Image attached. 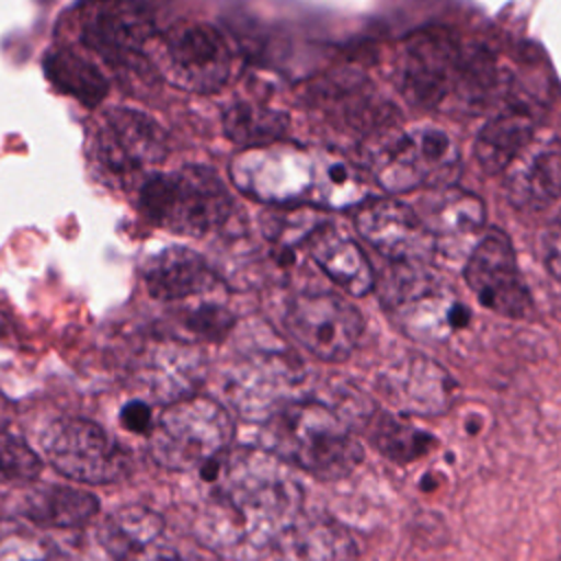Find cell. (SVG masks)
<instances>
[{
	"mask_svg": "<svg viewBox=\"0 0 561 561\" xmlns=\"http://www.w3.org/2000/svg\"><path fill=\"white\" fill-rule=\"evenodd\" d=\"M208 495L197 517L206 546L221 552L261 550L302 513V491L285 462L265 449H228L199 469Z\"/></svg>",
	"mask_w": 561,
	"mask_h": 561,
	"instance_id": "cell-1",
	"label": "cell"
},
{
	"mask_svg": "<svg viewBox=\"0 0 561 561\" xmlns=\"http://www.w3.org/2000/svg\"><path fill=\"white\" fill-rule=\"evenodd\" d=\"M230 173L245 195L280 206L311 204L344 210L368 195L366 182L351 164L283 145L245 149L232 160Z\"/></svg>",
	"mask_w": 561,
	"mask_h": 561,
	"instance_id": "cell-2",
	"label": "cell"
},
{
	"mask_svg": "<svg viewBox=\"0 0 561 561\" xmlns=\"http://www.w3.org/2000/svg\"><path fill=\"white\" fill-rule=\"evenodd\" d=\"M497 66L484 48H465L449 31L412 35L394 61L401 94L421 107L478 112L493 101Z\"/></svg>",
	"mask_w": 561,
	"mask_h": 561,
	"instance_id": "cell-3",
	"label": "cell"
},
{
	"mask_svg": "<svg viewBox=\"0 0 561 561\" xmlns=\"http://www.w3.org/2000/svg\"><path fill=\"white\" fill-rule=\"evenodd\" d=\"M263 423V449L316 478L337 480L362 462L353 427L324 403L291 401Z\"/></svg>",
	"mask_w": 561,
	"mask_h": 561,
	"instance_id": "cell-4",
	"label": "cell"
},
{
	"mask_svg": "<svg viewBox=\"0 0 561 561\" xmlns=\"http://www.w3.org/2000/svg\"><path fill=\"white\" fill-rule=\"evenodd\" d=\"M232 208V195L224 180L199 164L149 173L138 191L140 215L178 234L202 237L219 230L230 219Z\"/></svg>",
	"mask_w": 561,
	"mask_h": 561,
	"instance_id": "cell-5",
	"label": "cell"
},
{
	"mask_svg": "<svg viewBox=\"0 0 561 561\" xmlns=\"http://www.w3.org/2000/svg\"><path fill=\"white\" fill-rule=\"evenodd\" d=\"M373 178L390 193L416 186H451L460 175V149L436 125H416L408 131H386L366 149Z\"/></svg>",
	"mask_w": 561,
	"mask_h": 561,
	"instance_id": "cell-6",
	"label": "cell"
},
{
	"mask_svg": "<svg viewBox=\"0 0 561 561\" xmlns=\"http://www.w3.org/2000/svg\"><path fill=\"white\" fill-rule=\"evenodd\" d=\"M234 434L228 410L208 397H186L158 412L149 449L171 471L202 469L230 449Z\"/></svg>",
	"mask_w": 561,
	"mask_h": 561,
	"instance_id": "cell-7",
	"label": "cell"
},
{
	"mask_svg": "<svg viewBox=\"0 0 561 561\" xmlns=\"http://www.w3.org/2000/svg\"><path fill=\"white\" fill-rule=\"evenodd\" d=\"M381 300L394 324L419 342H445L469 324V309L423 265H397L381 280Z\"/></svg>",
	"mask_w": 561,
	"mask_h": 561,
	"instance_id": "cell-8",
	"label": "cell"
},
{
	"mask_svg": "<svg viewBox=\"0 0 561 561\" xmlns=\"http://www.w3.org/2000/svg\"><path fill=\"white\" fill-rule=\"evenodd\" d=\"M287 333L322 362L346 359L364 331L362 313L333 291H298L285 309Z\"/></svg>",
	"mask_w": 561,
	"mask_h": 561,
	"instance_id": "cell-9",
	"label": "cell"
},
{
	"mask_svg": "<svg viewBox=\"0 0 561 561\" xmlns=\"http://www.w3.org/2000/svg\"><path fill=\"white\" fill-rule=\"evenodd\" d=\"M160 66L171 83L197 94L221 90L232 75V50L224 33L206 22H180L160 44Z\"/></svg>",
	"mask_w": 561,
	"mask_h": 561,
	"instance_id": "cell-10",
	"label": "cell"
},
{
	"mask_svg": "<svg viewBox=\"0 0 561 561\" xmlns=\"http://www.w3.org/2000/svg\"><path fill=\"white\" fill-rule=\"evenodd\" d=\"M90 149L96 167L110 178L131 180L167 158L169 140L149 114L114 107L101 118Z\"/></svg>",
	"mask_w": 561,
	"mask_h": 561,
	"instance_id": "cell-11",
	"label": "cell"
},
{
	"mask_svg": "<svg viewBox=\"0 0 561 561\" xmlns=\"http://www.w3.org/2000/svg\"><path fill=\"white\" fill-rule=\"evenodd\" d=\"M44 451L61 476L83 484H110L129 469L125 449L88 419L55 423L44 438Z\"/></svg>",
	"mask_w": 561,
	"mask_h": 561,
	"instance_id": "cell-12",
	"label": "cell"
},
{
	"mask_svg": "<svg viewBox=\"0 0 561 561\" xmlns=\"http://www.w3.org/2000/svg\"><path fill=\"white\" fill-rule=\"evenodd\" d=\"M83 48L110 64L140 57L153 35V22L134 0H81L72 13Z\"/></svg>",
	"mask_w": 561,
	"mask_h": 561,
	"instance_id": "cell-13",
	"label": "cell"
},
{
	"mask_svg": "<svg viewBox=\"0 0 561 561\" xmlns=\"http://www.w3.org/2000/svg\"><path fill=\"white\" fill-rule=\"evenodd\" d=\"M300 379L302 370L285 348L254 351L228 370L224 390L241 416L265 421L291 403Z\"/></svg>",
	"mask_w": 561,
	"mask_h": 561,
	"instance_id": "cell-14",
	"label": "cell"
},
{
	"mask_svg": "<svg viewBox=\"0 0 561 561\" xmlns=\"http://www.w3.org/2000/svg\"><path fill=\"white\" fill-rule=\"evenodd\" d=\"M465 280L478 302L504 318H524L530 311V294L517 267L508 237L489 230L465 263Z\"/></svg>",
	"mask_w": 561,
	"mask_h": 561,
	"instance_id": "cell-15",
	"label": "cell"
},
{
	"mask_svg": "<svg viewBox=\"0 0 561 561\" xmlns=\"http://www.w3.org/2000/svg\"><path fill=\"white\" fill-rule=\"evenodd\" d=\"M355 226L364 241L397 265H423L432 254V234L419 213L397 199L368 202L359 208Z\"/></svg>",
	"mask_w": 561,
	"mask_h": 561,
	"instance_id": "cell-16",
	"label": "cell"
},
{
	"mask_svg": "<svg viewBox=\"0 0 561 561\" xmlns=\"http://www.w3.org/2000/svg\"><path fill=\"white\" fill-rule=\"evenodd\" d=\"M379 388L394 408L421 416L443 414L456 392L451 377L423 355H408L386 368Z\"/></svg>",
	"mask_w": 561,
	"mask_h": 561,
	"instance_id": "cell-17",
	"label": "cell"
},
{
	"mask_svg": "<svg viewBox=\"0 0 561 561\" xmlns=\"http://www.w3.org/2000/svg\"><path fill=\"white\" fill-rule=\"evenodd\" d=\"M149 296L158 300H184L213 291L219 283L210 263L186 245H169L151 254L142 265Z\"/></svg>",
	"mask_w": 561,
	"mask_h": 561,
	"instance_id": "cell-18",
	"label": "cell"
},
{
	"mask_svg": "<svg viewBox=\"0 0 561 561\" xmlns=\"http://www.w3.org/2000/svg\"><path fill=\"white\" fill-rule=\"evenodd\" d=\"M278 561H357L353 537L335 519L300 513L274 543Z\"/></svg>",
	"mask_w": 561,
	"mask_h": 561,
	"instance_id": "cell-19",
	"label": "cell"
},
{
	"mask_svg": "<svg viewBox=\"0 0 561 561\" xmlns=\"http://www.w3.org/2000/svg\"><path fill=\"white\" fill-rule=\"evenodd\" d=\"M305 243L309 256L337 287L353 296H364L373 289V267L353 237L331 224H318Z\"/></svg>",
	"mask_w": 561,
	"mask_h": 561,
	"instance_id": "cell-20",
	"label": "cell"
},
{
	"mask_svg": "<svg viewBox=\"0 0 561 561\" xmlns=\"http://www.w3.org/2000/svg\"><path fill=\"white\" fill-rule=\"evenodd\" d=\"M537 125V114L522 101H508L482 127L476 140V158L484 171H506L511 162L528 147Z\"/></svg>",
	"mask_w": 561,
	"mask_h": 561,
	"instance_id": "cell-21",
	"label": "cell"
},
{
	"mask_svg": "<svg viewBox=\"0 0 561 561\" xmlns=\"http://www.w3.org/2000/svg\"><path fill=\"white\" fill-rule=\"evenodd\" d=\"M506 191L513 204L546 206L561 195V147L543 145L522 151L508 167Z\"/></svg>",
	"mask_w": 561,
	"mask_h": 561,
	"instance_id": "cell-22",
	"label": "cell"
},
{
	"mask_svg": "<svg viewBox=\"0 0 561 561\" xmlns=\"http://www.w3.org/2000/svg\"><path fill=\"white\" fill-rule=\"evenodd\" d=\"M18 515L37 524L55 528L85 526L99 513V500L72 486H35L18 495Z\"/></svg>",
	"mask_w": 561,
	"mask_h": 561,
	"instance_id": "cell-23",
	"label": "cell"
},
{
	"mask_svg": "<svg viewBox=\"0 0 561 561\" xmlns=\"http://www.w3.org/2000/svg\"><path fill=\"white\" fill-rule=\"evenodd\" d=\"M419 217L432 237H462L484 224V204L469 191L443 186L421 199Z\"/></svg>",
	"mask_w": 561,
	"mask_h": 561,
	"instance_id": "cell-24",
	"label": "cell"
},
{
	"mask_svg": "<svg viewBox=\"0 0 561 561\" xmlns=\"http://www.w3.org/2000/svg\"><path fill=\"white\" fill-rule=\"evenodd\" d=\"M44 72L57 90L79 99L88 107L99 105L107 92V81L101 70L90 59L68 48L48 50Z\"/></svg>",
	"mask_w": 561,
	"mask_h": 561,
	"instance_id": "cell-25",
	"label": "cell"
},
{
	"mask_svg": "<svg viewBox=\"0 0 561 561\" xmlns=\"http://www.w3.org/2000/svg\"><path fill=\"white\" fill-rule=\"evenodd\" d=\"M162 517L145 506H125L107 515L101 539L103 546L118 559L136 557L158 541Z\"/></svg>",
	"mask_w": 561,
	"mask_h": 561,
	"instance_id": "cell-26",
	"label": "cell"
},
{
	"mask_svg": "<svg viewBox=\"0 0 561 561\" xmlns=\"http://www.w3.org/2000/svg\"><path fill=\"white\" fill-rule=\"evenodd\" d=\"M204 377V357L191 348H167L156 355L149 370V390L167 401L175 403L180 399L193 397L195 386Z\"/></svg>",
	"mask_w": 561,
	"mask_h": 561,
	"instance_id": "cell-27",
	"label": "cell"
},
{
	"mask_svg": "<svg viewBox=\"0 0 561 561\" xmlns=\"http://www.w3.org/2000/svg\"><path fill=\"white\" fill-rule=\"evenodd\" d=\"M364 432L375 449L397 462H410L434 447V436L412 423H403L390 412H373Z\"/></svg>",
	"mask_w": 561,
	"mask_h": 561,
	"instance_id": "cell-28",
	"label": "cell"
},
{
	"mask_svg": "<svg viewBox=\"0 0 561 561\" xmlns=\"http://www.w3.org/2000/svg\"><path fill=\"white\" fill-rule=\"evenodd\" d=\"M224 129L232 142L245 149L267 147L285 134L287 116L265 105L241 101L226 110Z\"/></svg>",
	"mask_w": 561,
	"mask_h": 561,
	"instance_id": "cell-29",
	"label": "cell"
},
{
	"mask_svg": "<svg viewBox=\"0 0 561 561\" xmlns=\"http://www.w3.org/2000/svg\"><path fill=\"white\" fill-rule=\"evenodd\" d=\"M42 471V458L22 440L0 432V482H31Z\"/></svg>",
	"mask_w": 561,
	"mask_h": 561,
	"instance_id": "cell-30",
	"label": "cell"
},
{
	"mask_svg": "<svg viewBox=\"0 0 561 561\" xmlns=\"http://www.w3.org/2000/svg\"><path fill=\"white\" fill-rule=\"evenodd\" d=\"M232 313L215 302H202L182 316V329L195 340L217 342L232 329Z\"/></svg>",
	"mask_w": 561,
	"mask_h": 561,
	"instance_id": "cell-31",
	"label": "cell"
},
{
	"mask_svg": "<svg viewBox=\"0 0 561 561\" xmlns=\"http://www.w3.org/2000/svg\"><path fill=\"white\" fill-rule=\"evenodd\" d=\"M0 561H46V546L22 526H0Z\"/></svg>",
	"mask_w": 561,
	"mask_h": 561,
	"instance_id": "cell-32",
	"label": "cell"
},
{
	"mask_svg": "<svg viewBox=\"0 0 561 561\" xmlns=\"http://www.w3.org/2000/svg\"><path fill=\"white\" fill-rule=\"evenodd\" d=\"M156 412L149 403L140 401V399H134V401H127L123 408H121V425L131 432V434H147L151 432L153 423H156Z\"/></svg>",
	"mask_w": 561,
	"mask_h": 561,
	"instance_id": "cell-33",
	"label": "cell"
},
{
	"mask_svg": "<svg viewBox=\"0 0 561 561\" xmlns=\"http://www.w3.org/2000/svg\"><path fill=\"white\" fill-rule=\"evenodd\" d=\"M543 263L548 272L561 283V213L548 226L543 237Z\"/></svg>",
	"mask_w": 561,
	"mask_h": 561,
	"instance_id": "cell-34",
	"label": "cell"
},
{
	"mask_svg": "<svg viewBox=\"0 0 561 561\" xmlns=\"http://www.w3.org/2000/svg\"><path fill=\"white\" fill-rule=\"evenodd\" d=\"M554 561H561V557H559V559H554Z\"/></svg>",
	"mask_w": 561,
	"mask_h": 561,
	"instance_id": "cell-35",
	"label": "cell"
}]
</instances>
